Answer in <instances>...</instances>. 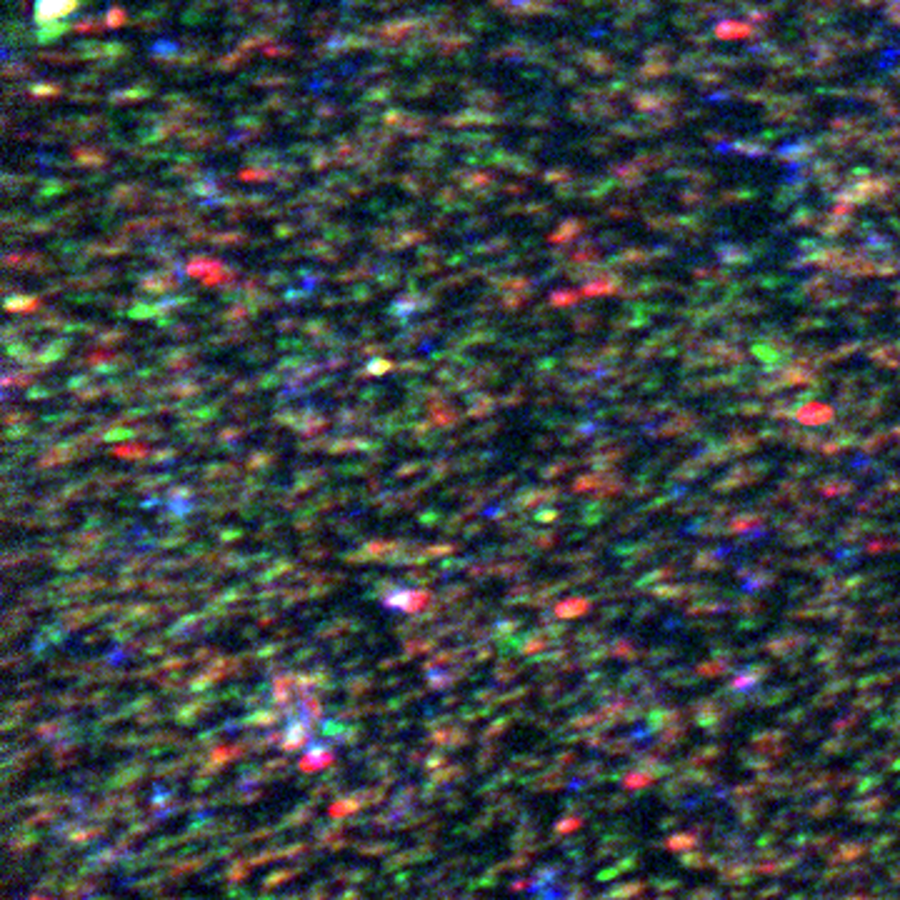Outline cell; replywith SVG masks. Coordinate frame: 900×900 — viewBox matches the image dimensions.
Instances as JSON below:
<instances>
[{"mask_svg": "<svg viewBox=\"0 0 900 900\" xmlns=\"http://www.w3.org/2000/svg\"><path fill=\"white\" fill-rule=\"evenodd\" d=\"M71 10H76V0H40L38 3V18L43 23L53 18H63Z\"/></svg>", "mask_w": 900, "mask_h": 900, "instance_id": "cell-1", "label": "cell"}]
</instances>
